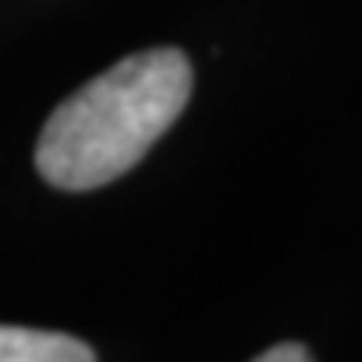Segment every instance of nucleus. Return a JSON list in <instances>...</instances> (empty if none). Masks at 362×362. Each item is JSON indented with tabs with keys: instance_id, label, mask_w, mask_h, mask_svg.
Returning <instances> with one entry per match:
<instances>
[{
	"instance_id": "obj_1",
	"label": "nucleus",
	"mask_w": 362,
	"mask_h": 362,
	"mask_svg": "<svg viewBox=\"0 0 362 362\" xmlns=\"http://www.w3.org/2000/svg\"><path fill=\"white\" fill-rule=\"evenodd\" d=\"M192 84V61L175 47L117 61L47 117L37 171L64 192H90L128 175L178 121Z\"/></svg>"
},
{
	"instance_id": "obj_2",
	"label": "nucleus",
	"mask_w": 362,
	"mask_h": 362,
	"mask_svg": "<svg viewBox=\"0 0 362 362\" xmlns=\"http://www.w3.org/2000/svg\"><path fill=\"white\" fill-rule=\"evenodd\" d=\"M0 362H98L88 342L67 332L0 325Z\"/></svg>"
},
{
	"instance_id": "obj_3",
	"label": "nucleus",
	"mask_w": 362,
	"mask_h": 362,
	"mask_svg": "<svg viewBox=\"0 0 362 362\" xmlns=\"http://www.w3.org/2000/svg\"><path fill=\"white\" fill-rule=\"evenodd\" d=\"M252 362H312V356L298 342H279V346H272L269 352H262L259 359H252Z\"/></svg>"
}]
</instances>
